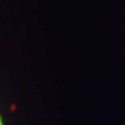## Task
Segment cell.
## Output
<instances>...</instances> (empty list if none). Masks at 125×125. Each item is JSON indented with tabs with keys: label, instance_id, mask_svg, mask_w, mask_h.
<instances>
[{
	"label": "cell",
	"instance_id": "obj_1",
	"mask_svg": "<svg viewBox=\"0 0 125 125\" xmlns=\"http://www.w3.org/2000/svg\"><path fill=\"white\" fill-rule=\"evenodd\" d=\"M0 125H6V122H5V119H3V115H2V112H0Z\"/></svg>",
	"mask_w": 125,
	"mask_h": 125
}]
</instances>
